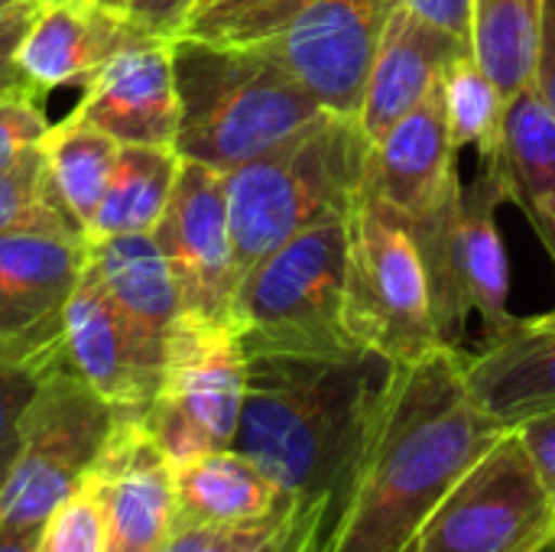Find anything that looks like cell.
<instances>
[{
  "instance_id": "f35d334b",
  "label": "cell",
  "mask_w": 555,
  "mask_h": 552,
  "mask_svg": "<svg viewBox=\"0 0 555 552\" xmlns=\"http://www.w3.org/2000/svg\"><path fill=\"white\" fill-rule=\"evenodd\" d=\"M211 537H215V530L195 527V524H182V521H179V524L172 527V534L166 537V543L156 552H208Z\"/></svg>"
},
{
  "instance_id": "7a4b0ae2",
  "label": "cell",
  "mask_w": 555,
  "mask_h": 552,
  "mask_svg": "<svg viewBox=\"0 0 555 552\" xmlns=\"http://www.w3.org/2000/svg\"><path fill=\"white\" fill-rule=\"evenodd\" d=\"M393 371L374 348L254 351L231 449L296 501L341 508Z\"/></svg>"
},
{
  "instance_id": "5b68a950",
  "label": "cell",
  "mask_w": 555,
  "mask_h": 552,
  "mask_svg": "<svg viewBox=\"0 0 555 552\" xmlns=\"http://www.w3.org/2000/svg\"><path fill=\"white\" fill-rule=\"evenodd\" d=\"M348 228L345 218L315 224L257 260L234 296L231 325L254 351H348L364 348L345 319Z\"/></svg>"
},
{
  "instance_id": "ba28073f",
  "label": "cell",
  "mask_w": 555,
  "mask_h": 552,
  "mask_svg": "<svg viewBox=\"0 0 555 552\" xmlns=\"http://www.w3.org/2000/svg\"><path fill=\"white\" fill-rule=\"evenodd\" d=\"M555 504L511 426L442 498L410 552H546Z\"/></svg>"
},
{
  "instance_id": "8992f818",
  "label": "cell",
  "mask_w": 555,
  "mask_h": 552,
  "mask_svg": "<svg viewBox=\"0 0 555 552\" xmlns=\"http://www.w3.org/2000/svg\"><path fill=\"white\" fill-rule=\"evenodd\" d=\"M345 319L354 342L387 355L393 364L439 348L429 283L406 218L364 182L345 215Z\"/></svg>"
},
{
  "instance_id": "3957f363",
  "label": "cell",
  "mask_w": 555,
  "mask_h": 552,
  "mask_svg": "<svg viewBox=\"0 0 555 552\" xmlns=\"http://www.w3.org/2000/svg\"><path fill=\"white\" fill-rule=\"evenodd\" d=\"M179 94L176 153L231 172L328 114L260 46L182 33L172 39Z\"/></svg>"
},
{
  "instance_id": "1f68e13d",
  "label": "cell",
  "mask_w": 555,
  "mask_h": 552,
  "mask_svg": "<svg viewBox=\"0 0 555 552\" xmlns=\"http://www.w3.org/2000/svg\"><path fill=\"white\" fill-rule=\"evenodd\" d=\"M49 127L52 124L36 98L0 101V169L20 166L23 159L39 153Z\"/></svg>"
},
{
  "instance_id": "d4e9b609",
  "label": "cell",
  "mask_w": 555,
  "mask_h": 552,
  "mask_svg": "<svg viewBox=\"0 0 555 552\" xmlns=\"http://www.w3.org/2000/svg\"><path fill=\"white\" fill-rule=\"evenodd\" d=\"M546 0H472L468 46L504 101L537 85Z\"/></svg>"
},
{
  "instance_id": "5bb4252c",
  "label": "cell",
  "mask_w": 555,
  "mask_h": 552,
  "mask_svg": "<svg viewBox=\"0 0 555 552\" xmlns=\"http://www.w3.org/2000/svg\"><path fill=\"white\" fill-rule=\"evenodd\" d=\"M65 361L117 413H146L159 394L166 358L111 303L91 257L65 309Z\"/></svg>"
},
{
  "instance_id": "4316f807",
  "label": "cell",
  "mask_w": 555,
  "mask_h": 552,
  "mask_svg": "<svg viewBox=\"0 0 555 552\" xmlns=\"http://www.w3.org/2000/svg\"><path fill=\"white\" fill-rule=\"evenodd\" d=\"M462 192L465 189L459 182L449 185V192L429 211L406 221L426 270L436 335L449 348H459L465 342V325L472 312L462 277Z\"/></svg>"
},
{
  "instance_id": "ab89813d",
  "label": "cell",
  "mask_w": 555,
  "mask_h": 552,
  "mask_svg": "<svg viewBox=\"0 0 555 552\" xmlns=\"http://www.w3.org/2000/svg\"><path fill=\"white\" fill-rule=\"evenodd\" d=\"M42 530V527H39ZM39 530H13L0 527V552H36Z\"/></svg>"
},
{
  "instance_id": "d6a6232c",
  "label": "cell",
  "mask_w": 555,
  "mask_h": 552,
  "mask_svg": "<svg viewBox=\"0 0 555 552\" xmlns=\"http://www.w3.org/2000/svg\"><path fill=\"white\" fill-rule=\"evenodd\" d=\"M120 20H127L133 29L153 39L172 42L182 36L198 10V0H98Z\"/></svg>"
},
{
  "instance_id": "8fae6325",
  "label": "cell",
  "mask_w": 555,
  "mask_h": 552,
  "mask_svg": "<svg viewBox=\"0 0 555 552\" xmlns=\"http://www.w3.org/2000/svg\"><path fill=\"white\" fill-rule=\"evenodd\" d=\"M397 0H309L257 39L322 111L354 117Z\"/></svg>"
},
{
  "instance_id": "277c9868",
  "label": "cell",
  "mask_w": 555,
  "mask_h": 552,
  "mask_svg": "<svg viewBox=\"0 0 555 552\" xmlns=\"http://www.w3.org/2000/svg\"><path fill=\"white\" fill-rule=\"evenodd\" d=\"M371 140L354 117L322 114L224 172L237 273L289 238L345 218L367 176Z\"/></svg>"
},
{
  "instance_id": "74e56055",
  "label": "cell",
  "mask_w": 555,
  "mask_h": 552,
  "mask_svg": "<svg viewBox=\"0 0 555 552\" xmlns=\"http://www.w3.org/2000/svg\"><path fill=\"white\" fill-rule=\"evenodd\" d=\"M537 88L555 111V0H546V13H543V52L537 68Z\"/></svg>"
},
{
  "instance_id": "d6986e66",
  "label": "cell",
  "mask_w": 555,
  "mask_h": 552,
  "mask_svg": "<svg viewBox=\"0 0 555 552\" xmlns=\"http://www.w3.org/2000/svg\"><path fill=\"white\" fill-rule=\"evenodd\" d=\"M475 400L504 426L555 410V312L517 325L465 361Z\"/></svg>"
},
{
  "instance_id": "9c48e42d",
  "label": "cell",
  "mask_w": 555,
  "mask_h": 552,
  "mask_svg": "<svg viewBox=\"0 0 555 552\" xmlns=\"http://www.w3.org/2000/svg\"><path fill=\"white\" fill-rule=\"evenodd\" d=\"M247 387V351L231 322L182 316L169 338L159 394L146 426L172 465L231 449Z\"/></svg>"
},
{
  "instance_id": "484cf974",
  "label": "cell",
  "mask_w": 555,
  "mask_h": 552,
  "mask_svg": "<svg viewBox=\"0 0 555 552\" xmlns=\"http://www.w3.org/2000/svg\"><path fill=\"white\" fill-rule=\"evenodd\" d=\"M182 169L172 146H120L88 241L117 234H153Z\"/></svg>"
},
{
  "instance_id": "60d3db41",
  "label": "cell",
  "mask_w": 555,
  "mask_h": 552,
  "mask_svg": "<svg viewBox=\"0 0 555 552\" xmlns=\"http://www.w3.org/2000/svg\"><path fill=\"white\" fill-rule=\"evenodd\" d=\"M218 3H224V0H198V10H195V16H192V20H198L202 13H208V10H215Z\"/></svg>"
},
{
  "instance_id": "7402d4cb",
  "label": "cell",
  "mask_w": 555,
  "mask_h": 552,
  "mask_svg": "<svg viewBox=\"0 0 555 552\" xmlns=\"http://www.w3.org/2000/svg\"><path fill=\"white\" fill-rule=\"evenodd\" d=\"M485 169L498 172L507 202L537 228L540 241L553 254V205H555V111L537 85L517 91L504 111L501 150Z\"/></svg>"
},
{
  "instance_id": "2e32d148",
  "label": "cell",
  "mask_w": 555,
  "mask_h": 552,
  "mask_svg": "<svg viewBox=\"0 0 555 552\" xmlns=\"http://www.w3.org/2000/svg\"><path fill=\"white\" fill-rule=\"evenodd\" d=\"M137 39L146 36L98 0H39V10L16 49V65L33 94L42 101L55 88H85L120 49Z\"/></svg>"
},
{
  "instance_id": "e0dca14e",
  "label": "cell",
  "mask_w": 555,
  "mask_h": 552,
  "mask_svg": "<svg viewBox=\"0 0 555 552\" xmlns=\"http://www.w3.org/2000/svg\"><path fill=\"white\" fill-rule=\"evenodd\" d=\"M462 52H472L465 39L403 3H393L358 111L367 140H377L387 127L420 107L439 88L442 68Z\"/></svg>"
},
{
  "instance_id": "d590c367",
  "label": "cell",
  "mask_w": 555,
  "mask_h": 552,
  "mask_svg": "<svg viewBox=\"0 0 555 552\" xmlns=\"http://www.w3.org/2000/svg\"><path fill=\"white\" fill-rule=\"evenodd\" d=\"M514 429H517L520 442L527 446V452H530V459H533V465L540 472V482H543V488L550 491L555 504V410L527 416Z\"/></svg>"
},
{
  "instance_id": "ac0fdd59",
  "label": "cell",
  "mask_w": 555,
  "mask_h": 552,
  "mask_svg": "<svg viewBox=\"0 0 555 552\" xmlns=\"http://www.w3.org/2000/svg\"><path fill=\"white\" fill-rule=\"evenodd\" d=\"M364 182L406 221L429 211L459 182V150L439 88L371 140Z\"/></svg>"
},
{
  "instance_id": "8d00e7d4",
  "label": "cell",
  "mask_w": 555,
  "mask_h": 552,
  "mask_svg": "<svg viewBox=\"0 0 555 552\" xmlns=\"http://www.w3.org/2000/svg\"><path fill=\"white\" fill-rule=\"evenodd\" d=\"M397 3L410 7L413 13L426 16L429 23H436V26H442V29H449L459 39L468 42V33H472V0H397Z\"/></svg>"
},
{
  "instance_id": "52a82bcc",
  "label": "cell",
  "mask_w": 555,
  "mask_h": 552,
  "mask_svg": "<svg viewBox=\"0 0 555 552\" xmlns=\"http://www.w3.org/2000/svg\"><path fill=\"white\" fill-rule=\"evenodd\" d=\"M117 410L68 361L46 371L23 413L20 449L0 485V527L39 530L91 475Z\"/></svg>"
},
{
  "instance_id": "f1b7e54d",
  "label": "cell",
  "mask_w": 555,
  "mask_h": 552,
  "mask_svg": "<svg viewBox=\"0 0 555 552\" xmlns=\"http://www.w3.org/2000/svg\"><path fill=\"white\" fill-rule=\"evenodd\" d=\"M10 228H72L68 215L55 205L42 150L20 166L0 169V231Z\"/></svg>"
},
{
  "instance_id": "836d02e7",
  "label": "cell",
  "mask_w": 555,
  "mask_h": 552,
  "mask_svg": "<svg viewBox=\"0 0 555 552\" xmlns=\"http://www.w3.org/2000/svg\"><path fill=\"white\" fill-rule=\"evenodd\" d=\"M42 374L33 371H16V368H0V485L16 459L20 449V429H23V413L39 387Z\"/></svg>"
},
{
  "instance_id": "7bdbcfd3",
  "label": "cell",
  "mask_w": 555,
  "mask_h": 552,
  "mask_svg": "<svg viewBox=\"0 0 555 552\" xmlns=\"http://www.w3.org/2000/svg\"><path fill=\"white\" fill-rule=\"evenodd\" d=\"M553 231H555V205H553ZM553 260H555V247H553Z\"/></svg>"
},
{
  "instance_id": "e575fe53",
  "label": "cell",
  "mask_w": 555,
  "mask_h": 552,
  "mask_svg": "<svg viewBox=\"0 0 555 552\" xmlns=\"http://www.w3.org/2000/svg\"><path fill=\"white\" fill-rule=\"evenodd\" d=\"M36 10H39V0H20V3H13L7 10H0V101L36 98L26 75L16 65V49H20Z\"/></svg>"
},
{
  "instance_id": "b9f144b4",
  "label": "cell",
  "mask_w": 555,
  "mask_h": 552,
  "mask_svg": "<svg viewBox=\"0 0 555 552\" xmlns=\"http://www.w3.org/2000/svg\"><path fill=\"white\" fill-rule=\"evenodd\" d=\"M13 3H20V0H0V10H7V7H13Z\"/></svg>"
},
{
  "instance_id": "9a60e30c",
  "label": "cell",
  "mask_w": 555,
  "mask_h": 552,
  "mask_svg": "<svg viewBox=\"0 0 555 552\" xmlns=\"http://www.w3.org/2000/svg\"><path fill=\"white\" fill-rule=\"evenodd\" d=\"M75 117L114 137L120 146H172L179 133V94L172 42L137 39L120 49L81 91Z\"/></svg>"
},
{
  "instance_id": "7c38bea8",
  "label": "cell",
  "mask_w": 555,
  "mask_h": 552,
  "mask_svg": "<svg viewBox=\"0 0 555 552\" xmlns=\"http://www.w3.org/2000/svg\"><path fill=\"white\" fill-rule=\"evenodd\" d=\"M176 280L182 312L202 322H231L241 286L224 172L182 159L172 198L153 231Z\"/></svg>"
},
{
  "instance_id": "f6af8a7d",
  "label": "cell",
  "mask_w": 555,
  "mask_h": 552,
  "mask_svg": "<svg viewBox=\"0 0 555 552\" xmlns=\"http://www.w3.org/2000/svg\"><path fill=\"white\" fill-rule=\"evenodd\" d=\"M546 552H555V547H553V550H546Z\"/></svg>"
},
{
  "instance_id": "f546056e",
  "label": "cell",
  "mask_w": 555,
  "mask_h": 552,
  "mask_svg": "<svg viewBox=\"0 0 555 552\" xmlns=\"http://www.w3.org/2000/svg\"><path fill=\"white\" fill-rule=\"evenodd\" d=\"M36 552H107L104 504L88 482L46 517Z\"/></svg>"
},
{
  "instance_id": "cb8c5ba5",
  "label": "cell",
  "mask_w": 555,
  "mask_h": 552,
  "mask_svg": "<svg viewBox=\"0 0 555 552\" xmlns=\"http://www.w3.org/2000/svg\"><path fill=\"white\" fill-rule=\"evenodd\" d=\"M117 150L120 143L114 137L85 124L72 111L62 120H55L42 140V159H46L52 198L85 238L91 234L101 198L107 192Z\"/></svg>"
},
{
  "instance_id": "603a6c76",
  "label": "cell",
  "mask_w": 555,
  "mask_h": 552,
  "mask_svg": "<svg viewBox=\"0 0 555 552\" xmlns=\"http://www.w3.org/2000/svg\"><path fill=\"white\" fill-rule=\"evenodd\" d=\"M507 202L504 182L498 172L485 169L465 192H462V277L472 299V309H478L485 322V342L504 338L517 316L511 312V270L504 241L498 231V208Z\"/></svg>"
},
{
  "instance_id": "ffe728a7",
  "label": "cell",
  "mask_w": 555,
  "mask_h": 552,
  "mask_svg": "<svg viewBox=\"0 0 555 552\" xmlns=\"http://www.w3.org/2000/svg\"><path fill=\"white\" fill-rule=\"evenodd\" d=\"M91 267L104 293L133 325V332L166 358L169 338L182 322V299L169 264L153 234H117L88 241Z\"/></svg>"
},
{
  "instance_id": "4dcf8cb0",
  "label": "cell",
  "mask_w": 555,
  "mask_h": 552,
  "mask_svg": "<svg viewBox=\"0 0 555 552\" xmlns=\"http://www.w3.org/2000/svg\"><path fill=\"white\" fill-rule=\"evenodd\" d=\"M309 0H224L189 23L185 33L224 42H257Z\"/></svg>"
},
{
  "instance_id": "6da1fadb",
  "label": "cell",
  "mask_w": 555,
  "mask_h": 552,
  "mask_svg": "<svg viewBox=\"0 0 555 552\" xmlns=\"http://www.w3.org/2000/svg\"><path fill=\"white\" fill-rule=\"evenodd\" d=\"M465 355L397 364L325 552H410L459 478L511 429L472 394Z\"/></svg>"
},
{
  "instance_id": "30bf717a",
  "label": "cell",
  "mask_w": 555,
  "mask_h": 552,
  "mask_svg": "<svg viewBox=\"0 0 555 552\" xmlns=\"http://www.w3.org/2000/svg\"><path fill=\"white\" fill-rule=\"evenodd\" d=\"M85 267L81 231H0V368L46 374L65 364V309Z\"/></svg>"
},
{
  "instance_id": "4fadbf2b",
  "label": "cell",
  "mask_w": 555,
  "mask_h": 552,
  "mask_svg": "<svg viewBox=\"0 0 555 552\" xmlns=\"http://www.w3.org/2000/svg\"><path fill=\"white\" fill-rule=\"evenodd\" d=\"M107 521V552H156L176 514V465L146 426V413H117V423L85 478Z\"/></svg>"
},
{
  "instance_id": "ee69618b",
  "label": "cell",
  "mask_w": 555,
  "mask_h": 552,
  "mask_svg": "<svg viewBox=\"0 0 555 552\" xmlns=\"http://www.w3.org/2000/svg\"><path fill=\"white\" fill-rule=\"evenodd\" d=\"M42 3H52V0H42Z\"/></svg>"
},
{
  "instance_id": "83f0119b",
  "label": "cell",
  "mask_w": 555,
  "mask_h": 552,
  "mask_svg": "<svg viewBox=\"0 0 555 552\" xmlns=\"http://www.w3.org/2000/svg\"><path fill=\"white\" fill-rule=\"evenodd\" d=\"M446 120L455 150L478 146L485 163H491L501 150L504 137V111L507 101L498 91V85L485 75V68L475 62L472 52L455 55L439 78Z\"/></svg>"
},
{
  "instance_id": "44dd1931",
  "label": "cell",
  "mask_w": 555,
  "mask_h": 552,
  "mask_svg": "<svg viewBox=\"0 0 555 552\" xmlns=\"http://www.w3.org/2000/svg\"><path fill=\"white\" fill-rule=\"evenodd\" d=\"M286 495L257 462L237 449H215L176 465V514L182 524L231 530L273 517Z\"/></svg>"
}]
</instances>
